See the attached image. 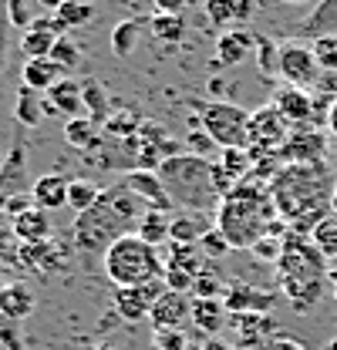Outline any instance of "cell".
Wrapping results in <instances>:
<instances>
[{
	"mask_svg": "<svg viewBox=\"0 0 337 350\" xmlns=\"http://www.w3.org/2000/svg\"><path fill=\"white\" fill-rule=\"evenodd\" d=\"M206 21L212 27H229L236 17H233V0H210L206 3Z\"/></svg>",
	"mask_w": 337,
	"mask_h": 350,
	"instance_id": "46",
	"label": "cell"
},
{
	"mask_svg": "<svg viewBox=\"0 0 337 350\" xmlns=\"http://www.w3.org/2000/svg\"><path fill=\"white\" fill-rule=\"evenodd\" d=\"M122 182H125V189L138 202H145V209H159V213H172L175 209L172 199H168L166 185L159 182L155 172H128Z\"/></svg>",
	"mask_w": 337,
	"mask_h": 350,
	"instance_id": "16",
	"label": "cell"
},
{
	"mask_svg": "<svg viewBox=\"0 0 337 350\" xmlns=\"http://www.w3.org/2000/svg\"><path fill=\"white\" fill-rule=\"evenodd\" d=\"M58 21H61V27L68 31V27H84L91 17H95V7L91 3H78V0H61V3H54V10H51Z\"/></svg>",
	"mask_w": 337,
	"mask_h": 350,
	"instance_id": "35",
	"label": "cell"
},
{
	"mask_svg": "<svg viewBox=\"0 0 337 350\" xmlns=\"http://www.w3.org/2000/svg\"><path fill=\"white\" fill-rule=\"evenodd\" d=\"M44 101H47L58 115H64V118H82L84 115L82 81H75V78H61L54 88H47Z\"/></svg>",
	"mask_w": 337,
	"mask_h": 350,
	"instance_id": "20",
	"label": "cell"
},
{
	"mask_svg": "<svg viewBox=\"0 0 337 350\" xmlns=\"http://www.w3.org/2000/svg\"><path fill=\"white\" fill-rule=\"evenodd\" d=\"M219 165L226 169V172L233 175L240 185L247 182V175L253 172V155L250 148H223V155H219Z\"/></svg>",
	"mask_w": 337,
	"mask_h": 350,
	"instance_id": "37",
	"label": "cell"
},
{
	"mask_svg": "<svg viewBox=\"0 0 337 350\" xmlns=\"http://www.w3.org/2000/svg\"><path fill=\"white\" fill-rule=\"evenodd\" d=\"M324 152H327V138L314 129H300L294 135H287V142L280 145V162H290V165H321L324 162Z\"/></svg>",
	"mask_w": 337,
	"mask_h": 350,
	"instance_id": "14",
	"label": "cell"
},
{
	"mask_svg": "<svg viewBox=\"0 0 337 350\" xmlns=\"http://www.w3.org/2000/svg\"><path fill=\"white\" fill-rule=\"evenodd\" d=\"M51 61H54L64 75H71V71L78 68V61H82V51H78V44L64 34V38H58L54 47H51Z\"/></svg>",
	"mask_w": 337,
	"mask_h": 350,
	"instance_id": "39",
	"label": "cell"
},
{
	"mask_svg": "<svg viewBox=\"0 0 337 350\" xmlns=\"http://www.w3.org/2000/svg\"><path fill=\"white\" fill-rule=\"evenodd\" d=\"M210 232V219L203 213H172V222H168V243H182V246H199V239Z\"/></svg>",
	"mask_w": 337,
	"mask_h": 350,
	"instance_id": "22",
	"label": "cell"
},
{
	"mask_svg": "<svg viewBox=\"0 0 337 350\" xmlns=\"http://www.w3.org/2000/svg\"><path fill=\"white\" fill-rule=\"evenodd\" d=\"M10 226H14L17 246H31V243L51 239V216H47L44 209H38V206H31L27 213H21L17 219H10Z\"/></svg>",
	"mask_w": 337,
	"mask_h": 350,
	"instance_id": "21",
	"label": "cell"
},
{
	"mask_svg": "<svg viewBox=\"0 0 337 350\" xmlns=\"http://www.w3.org/2000/svg\"><path fill=\"white\" fill-rule=\"evenodd\" d=\"M145 216V202H138L125 189V182H115L101 192V199L75 216L71 236H75V250L82 256H105L112 243H118L122 236H132V229L138 226V219Z\"/></svg>",
	"mask_w": 337,
	"mask_h": 350,
	"instance_id": "1",
	"label": "cell"
},
{
	"mask_svg": "<svg viewBox=\"0 0 337 350\" xmlns=\"http://www.w3.org/2000/svg\"><path fill=\"white\" fill-rule=\"evenodd\" d=\"M61 78H71V75H64L51 57H34V61H24V88H31V91H38V94H47V88H54Z\"/></svg>",
	"mask_w": 337,
	"mask_h": 350,
	"instance_id": "26",
	"label": "cell"
},
{
	"mask_svg": "<svg viewBox=\"0 0 337 350\" xmlns=\"http://www.w3.org/2000/svg\"><path fill=\"white\" fill-rule=\"evenodd\" d=\"M256 260H266V262H280V256H284V236H273V232H266L256 246L250 250Z\"/></svg>",
	"mask_w": 337,
	"mask_h": 350,
	"instance_id": "43",
	"label": "cell"
},
{
	"mask_svg": "<svg viewBox=\"0 0 337 350\" xmlns=\"http://www.w3.org/2000/svg\"><path fill=\"white\" fill-rule=\"evenodd\" d=\"M7 17H10V27H31L38 17H34V7L27 0H7Z\"/></svg>",
	"mask_w": 337,
	"mask_h": 350,
	"instance_id": "45",
	"label": "cell"
},
{
	"mask_svg": "<svg viewBox=\"0 0 337 350\" xmlns=\"http://www.w3.org/2000/svg\"><path fill=\"white\" fill-rule=\"evenodd\" d=\"M152 34H155V41L175 47L186 38V21L182 17H168V14H152Z\"/></svg>",
	"mask_w": 337,
	"mask_h": 350,
	"instance_id": "36",
	"label": "cell"
},
{
	"mask_svg": "<svg viewBox=\"0 0 337 350\" xmlns=\"http://www.w3.org/2000/svg\"><path fill=\"white\" fill-rule=\"evenodd\" d=\"M327 129H331V135L337 138V101L331 105V111H327Z\"/></svg>",
	"mask_w": 337,
	"mask_h": 350,
	"instance_id": "55",
	"label": "cell"
},
{
	"mask_svg": "<svg viewBox=\"0 0 337 350\" xmlns=\"http://www.w3.org/2000/svg\"><path fill=\"white\" fill-rule=\"evenodd\" d=\"M310 243H314V250L324 260H337V216L334 213L317 222V229L310 232Z\"/></svg>",
	"mask_w": 337,
	"mask_h": 350,
	"instance_id": "34",
	"label": "cell"
},
{
	"mask_svg": "<svg viewBox=\"0 0 337 350\" xmlns=\"http://www.w3.org/2000/svg\"><path fill=\"white\" fill-rule=\"evenodd\" d=\"M162 293H166V283H162V280H152V283H142V286L115 290V313H118L125 323L149 320V317H152V306L159 304Z\"/></svg>",
	"mask_w": 337,
	"mask_h": 350,
	"instance_id": "10",
	"label": "cell"
},
{
	"mask_svg": "<svg viewBox=\"0 0 337 350\" xmlns=\"http://www.w3.org/2000/svg\"><path fill=\"white\" fill-rule=\"evenodd\" d=\"M101 269L118 290H125V286H142V283L162 280L166 262H162L155 246L142 243L132 232V236H122L118 243L108 246V253L101 256Z\"/></svg>",
	"mask_w": 337,
	"mask_h": 350,
	"instance_id": "6",
	"label": "cell"
},
{
	"mask_svg": "<svg viewBox=\"0 0 337 350\" xmlns=\"http://www.w3.org/2000/svg\"><path fill=\"white\" fill-rule=\"evenodd\" d=\"M334 178L327 165H284L270 178V199L277 216L287 226L303 216H327L331 213V196H334Z\"/></svg>",
	"mask_w": 337,
	"mask_h": 350,
	"instance_id": "2",
	"label": "cell"
},
{
	"mask_svg": "<svg viewBox=\"0 0 337 350\" xmlns=\"http://www.w3.org/2000/svg\"><path fill=\"white\" fill-rule=\"evenodd\" d=\"M253 44H256V38H253L247 27H233V31L219 34V41H216V64H219V68L240 64L253 51Z\"/></svg>",
	"mask_w": 337,
	"mask_h": 350,
	"instance_id": "23",
	"label": "cell"
},
{
	"mask_svg": "<svg viewBox=\"0 0 337 350\" xmlns=\"http://www.w3.org/2000/svg\"><path fill=\"white\" fill-rule=\"evenodd\" d=\"M321 38H337V0H321L300 24H297V41H321Z\"/></svg>",
	"mask_w": 337,
	"mask_h": 350,
	"instance_id": "18",
	"label": "cell"
},
{
	"mask_svg": "<svg viewBox=\"0 0 337 350\" xmlns=\"http://www.w3.org/2000/svg\"><path fill=\"white\" fill-rule=\"evenodd\" d=\"M17 262L24 269H31L34 276L47 280L51 273L58 269H68V250L54 239H44V243H31V246H17Z\"/></svg>",
	"mask_w": 337,
	"mask_h": 350,
	"instance_id": "13",
	"label": "cell"
},
{
	"mask_svg": "<svg viewBox=\"0 0 337 350\" xmlns=\"http://www.w3.org/2000/svg\"><path fill=\"white\" fill-rule=\"evenodd\" d=\"M287 122L280 118V111L273 105H263L250 115V152H280V145L287 142Z\"/></svg>",
	"mask_w": 337,
	"mask_h": 350,
	"instance_id": "11",
	"label": "cell"
},
{
	"mask_svg": "<svg viewBox=\"0 0 337 350\" xmlns=\"http://www.w3.org/2000/svg\"><path fill=\"white\" fill-rule=\"evenodd\" d=\"M98 138H101V131H98V125H95L88 115H82V118H68V122H64V142H68L71 148L91 152V148L98 145Z\"/></svg>",
	"mask_w": 337,
	"mask_h": 350,
	"instance_id": "30",
	"label": "cell"
},
{
	"mask_svg": "<svg viewBox=\"0 0 337 350\" xmlns=\"http://www.w3.org/2000/svg\"><path fill=\"white\" fill-rule=\"evenodd\" d=\"M277 78H284L287 88H300V91H314L317 78H321V68H317V57H314V47L307 41H290L280 44V57H277Z\"/></svg>",
	"mask_w": 337,
	"mask_h": 350,
	"instance_id": "8",
	"label": "cell"
},
{
	"mask_svg": "<svg viewBox=\"0 0 337 350\" xmlns=\"http://www.w3.org/2000/svg\"><path fill=\"white\" fill-rule=\"evenodd\" d=\"M199 253H203V256H206L210 262L223 260V256L229 253V243H226V236H223V232H219L216 226H212V229L206 232V236H203V239H199Z\"/></svg>",
	"mask_w": 337,
	"mask_h": 350,
	"instance_id": "42",
	"label": "cell"
},
{
	"mask_svg": "<svg viewBox=\"0 0 337 350\" xmlns=\"http://www.w3.org/2000/svg\"><path fill=\"white\" fill-rule=\"evenodd\" d=\"M7 27H10V17H7V0H0V57H7Z\"/></svg>",
	"mask_w": 337,
	"mask_h": 350,
	"instance_id": "52",
	"label": "cell"
},
{
	"mask_svg": "<svg viewBox=\"0 0 337 350\" xmlns=\"http://www.w3.org/2000/svg\"><path fill=\"white\" fill-rule=\"evenodd\" d=\"M0 260H14L17 262V239H14V226L10 219L0 213Z\"/></svg>",
	"mask_w": 337,
	"mask_h": 350,
	"instance_id": "47",
	"label": "cell"
},
{
	"mask_svg": "<svg viewBox=\"0 0 337 350\" xmlns=\"http://www.w3.org/2000/svg\"><path fill=\"white\" fill-rule=\"evenodd\" d=\"M334 293H337V286H334Z\"/></svg>",
	"mask_w": 337,
	"mask_h": 350,
	"instance_id": "60",
	"label": "cell"
},
{
	"mask_svg": "<svg viewBox=\"0 0 337 350\" xmlns=\"http://www.w3.org/2000/svg\"><path fill=\"white\" fill-rule=\"evenodd\" d=\"M168 222H172V213H159V209H145V216L138 219V226H135V236L142 239V243H149V246H162L168 243Z\"/></svg>",
	"mask_w": 337,
	"mask_h": 350,
	"instance_id": "27",
	"label": "cell"
},
{
	"mask_svg": "<svg viewBox=\"0 0 337 350\" xmlns=\"http://www.w3.org/2000/svg\"><path fill=\"white\" fill-rule=\"evenodd\" d=\"M273 199L260 185L243 182L233 196H226L216 209V229L226 236L229 250H253L273 226Z\"/></svg>",
	"mask_w": 337,
	"mask_h": 350,
	"instance_id": "3",
	"label": "cell"
},
{
	"mask_svg": "<svg viewBox=\"0 0 337 350\" xmlns=\"http://www.w3.org/2000/svg\"><path fill=\"white\" fill-rule=\"evenodd\" d=\"M277 306V297L270 290H260L247 280H233L226 283L223 290V310L233 313V317H243V313H256V317H270V310Z\"/></svg>",
	"mask_w": 337,
	"mask_h": 350,
	"instance_id": "9",
	"label": "cell"
},
{
	"mask_svg": "<svg viewBox=\"0 0 337 350\" xmlns=\"http://www.w3.org/2000/svg\"><path fill=\"white\" fill-rule=\"evenodd\" d=\"M68 185H71V178H64V175H58V172L41 175L31 185V202L38 209H44V213H54V209L68 206Z\"/></svg>",
	"mask_w": 337,
	"mask_h": 350,
	"instance_id": "19",
	"label": "cell"
},
{
	"mask_svg": "<svg viewBox=\"0 0 337 350\" xmlns=\"http://www.w3.org/2000/svg\"><path fill=\"white\" fill-rule=\"evenodd\" d=\"M270 317H256V313H243V317H233V330H236V344L243 350H263V337L270 334Z\"/></svg>",
	"mask_w": 337,
	"mask_h": 350,
	"instance_id": "25",
	"label": "cell"
},
{
	"mask_svg": "<svg viewBox=\"0 0 337 350\" xmlns=\"http://www.w3.org/2000/svg\"><path fill=\"white\" fill-rule=\"evenodd\" d=\"M34 310V293L24 286V283H3L0 286V313L14 323L27 320Z\"/></svg>",
	"mask_w": 337,
	"mask_h": 350,
	"instance_id": "24",
	"label": "cell"
},
{
	"mask_svg": "<svg viewBox=\"0 0 337 350\" xmlns=\"http://www.w3.org/2000/svg\"><path fill=\"white\" fill-rule=\"evenodd\" d=\"M0 71H3V57H0Z\"/></svg>",
	"mask_w": 337,
	"mask_h": 350,
	"instance_id": "59",
	"label": "cell"
},
{
	"mask_svg": "<svg viewBox=\"0 0 337 350\" xmlns=\"http://www.w3.org/2000/svg\"><path fill=\"white\" fill-rule=\"evenodd\" d=\"M277 273H280V283H284V297L290 300V306L297 313H307L310 306L321 304L327 266H324V256L314 250L310 239L287 232L284 236V256L277 262Z\"/></svg>",
	"mask_w": 337,
	"mask_h": 350,
	"instance_id": "4",
	"label": "cell"
},
{
	"mask_svg": "<svg viewBox=\"0 0 337 350\" xmlns=\"http://www.w3.org/2000/svg\"><path fill=\"white\" fill-rule=\"evenodd\" d=\"M138 34H142V24L138 21H118L115 31H112V51L118 57H128L138 47Z\"/></svg>",
	"mask_w": 337,
	"mask_h": 350,
	"instance_id": "38",
	"label": "cell"
},
{
	"mask_svg": "<svg viewBox=\"0 0 337 350\" xmlns=\"http://www.w3.org/2000/svg\"><path fill=\"white\" fill-rule=\"evenodd\" d=\"M199 129L216 142V148H250V111L233 101H206Z\"/></svg>",
	"mask_w": 337,
	"mask_h": 350,
	"instance_id": "7",
	"label": "cell"
},
{
	"mask_svg": "<svg viewBox=\"0 0 337 350\" xmlns=\"http://www.w3.org/2000/svg\"><path fill=\"white\" fill-rule=\"evenodd\" d=\"M82 101H84V115L98 125L108 122V91L101 88L98 78H84L82 81Z\"/></svg>",
	"mask_w": 337,
	"mask_h": 350,
	"instance_id": "29",
	"label": "cell"
},
{
	"mask_svg": "<svg viewBox=\"0 0 337 350\" xmlns=\"http://www.w3.org/2000/svg\"><path fill=\"white\" fill-rule=\"evenodd\" d=\"M162 283H166V290L172 293H192V283H196V273H189V269H182V266H175V262H166V269H162Z\"/></svg>",
	"mask_w": 337,
	"mask_h": 350,
	"instance_id": "41",
	"label": "cell"
},
{
	"mask_svg": "<svg viewBox=\"0 0 337 350\" xmlns=\"http://www.w3.org/2000/svg\"><path fill=\"white\" fill-rule=\"evenodd\" d=\"M314 94H321L327 101H337V71H321V78L314 85Z\"/></svg>",
	"mask_w": 337,
	"mask_h": 350,
	"instance_id": "51",
	"label": "cell"
},
{
	"mask_svg": "<svg viewBox=\"0 0 337 350\" xmlns=\"http://www.w3.org/2000/svg\"><path fill=\"white\" fill-rule=\"evenodd\" d=\"M212 148H216V142H212V138L203 129H196L192 135H189V155H199V159H206Z\"/></svg>",
	"mask_w": 337,
	"mask_h": 350,
	"instance_id": "50",
	"label": "cell"
},
{
	"mask_svg": "<svg viewBox=\"0 0 337 350\" xmlns=\"http://www.w3.org/2000/svg\"><path fill=\"white\" fill-rule=\"evenodd\" d=\"M31 196L27 189V145L21 135H14V145H10V155L0 162V213L7 206V199L14 196Z\"/></svg>",
	"mask_w": 337,
	"mask_h": 350,
	"instance_id": "12",
	"label": "cell"
},
{
	"mask_svg": "<svg viewBox=\"0 0 337 350\" xmlns=\"http://www.w3.org/2000/svg\"><path fill=\"white\" fill-rule=\"evenodd\" d=\"M263 350H303V344H297V340H290V337H273Z\"/></svg>",
	"mask_w": 337,
	"mask_h": 350,
	"instance_id": "54",
	"label": "cell"
},
{
	"mask_svg": "<svg viewBox=\"0 0 337 350\" xmlns=\"http://www.w3.org/2000/svg\"><path fill=\"white\" fill-rule=\"evenodd\" d=\"M310 47H314V57H317L321 71H337V38H321Z\"/></svg>",
	"mask_w": 337,
	"mask_h": 350,
	"instance_id": "44",
	"label": "cell"
},
{
	"mask_svg": "<svg viewBox=\"0 0 337 350\" xmlns=\"http://www.w3.org/2000/svg\"><path fill=\"white\" fill-rule=\"evenodd\" d=\"M149 320L155 323V330H182V327L192 320V300H189L186 293L166 290V293L159 297V304L152 306V317H149Z\"/></svg>",
	"mask_w": 337,
	"mask_h": 350,
	"instance_id": "15",
	"label": "cell"
},
{
	"mask_svg": "<svg viewBox=\"0 0 337 350\" xmlns=\"http://www.w3.org/2000/svg\"><path fill=\"white\" fill-rule=\"evenodd\" d=\"M98 199H101V185L98 182H91V178H71V185H68V206L78 216L88 213Z\"/></svg>",
	"mask_w": 337,
	"mask_h": 350,
	"instance_id": "33",
	"label": "cell"
},
{
	"mask_svg": "<svg viewBox=\"0 0 337 350\" xmlns=\"http://www.w3.org/2000/svg\"><path fill=\"white\" fill-rule=\"evenodd\" d=\"M223 300H192V323L203 330V334H219L223 327Z\"/></svg>",
	"mask_w": 337,
	"mask_h": 350,
	"instance_id": "32",
	"label": "cell"
},
{
	"mask_svg": "<svg viewBox=\"0 0 337 350\" xmlns=\"http://www.w3.org/2000/svg\"><path fill=\"white\" fill-rule=\"evenodd\" d=\"M253 14H256V3H247V0L236 3V0H233V17H236V21H250Z\"/></svg>",
	"mask_w": 337,
	"mask_h": 350,
	"instance_id": "53",
	"label": "cell"
},
{
	"mask_svg": "<svg viewBox=\"0 0 337 350\" xmlns=\"http://www.w3.org/2000/svg\"><path fill=\"white\" fill-rule=\"evenodd\" d=\"M270 105L280 111V118H284L287 125H310V122H314V94H310V91L284 85L273 94Z\"/></svg>",
	"mask_w": 337,
	"mask_h": 350,
	"instance_id": "17",
	"label": "cell"
},
{
	"mask_svg": "<svg viewBox=\"0 0 337 350\" xmlns=\"http://www.w3.org/2000/svg\"><path fill=\"white\" fill-rule=\"evenodd\" d=\"M152 344L155 350H186V334L182 330H155Z\"/></svg>",
	"mask_w": 337,
	"mask_h": 350,
	"instance_id": "49",
	"label": "cell"
},
{
	"mask_svg": "<svg viewBox=\"0 0 337 350\" xmlns=\"http://www.w3.org/2000/svg\"><path fill=\"white\" fill-rule=\"evenodd\" d=\"M331 213L337 216V185H334V196H331Z\"/></svg>",
	"mask_w": 337,
	"mask_h": 350,
	"instance_id": "57",
	"label": "cell"
},
{
	"mask_svg": "<svg viewBox=\"0 0 337 350\" xmlns=\"http://www.w3.org/2000/svg\"><path fill=\"white\" fill-rule=\"evenodd\" d=\"M223 290H226V283H223L216 262H206V266L199 269V276H196L189 297H192V300H223Z\"/></svg>",
	"mask_w": 337,
	"mask_h": 350,
	"instance_id": "31",
	"label": "cell"
},
{
	"mask_svg": "<svg viewBox=\"0 0 337 350\" xmlns=\"http://www.w3.org/2000/svg\"><path fill=\"white\" fill-rule=\"evenodd\" d=\"M159 182L166 185L172 206L186 209V213H203L210 216V209H219V192L212 185V162L210 159H199V155H189V152H179L166 159L159 169Z\"/></svg>",
	"mask_w": 337,
	"mask_h": 350,
	"instance_id": "5",
	"label": "cell"
},
{
	"mask_svg": "<svg viewBox=\"0 0 337 350\" xmlns=\"http://www.w3.org/2000/svg\"><path fill=\"white\" fill-rule=\"evenodd\" d=\"M44 118V98L38 91H31V88H17V101H14V122L17 125H24V129H34V125H41Z\"/></svg>",
	"mask_w": 337,
	"mask_h": 350,
	"instance_id": "28",
	"label": "cell"
},
{
	"mask_svg": "<svg viewBox=\"0 0 337 350\" xmlns=\"http://www.w3.org/2000/svg\"><path fill=\"white\" fill-rule=\"evenodd\" d=\"M253 54H256V68H260V75L273 78V75H277L280 44L273 41V38H256V44H253Z\"/></svg>",
	"mask_w": 337,
	"mask_h": 350,
	"instance_id": "40",
	"label": "cell"
},
{
	"mask_svg": "<svg viewBox=\"0 0 337 350\" xmlns=\"http://www.w3.org/2000/svg\"><path fill=\"white\" fill-rule=\"evenodd\" d=\"M84 350H115V347H108V344H101V347H84Z\"/></svg>",
	"mask_w": 337,
	"mask_h": 350,
	"instance_id": "58",
	"label": "cell"
},
{
	"mask_svg": "<svg viewBox=\"0 0 337 350\" xmlns=\"http://www.w3.org/2000/svg\"><path fill=\"white\" fill-rule=\"evenodd\" d=\"M0 347L3 350H24V344H21V323L7 320L3 313H0Z\"/></svg>",
	"mask_w": 337,
	"mask_h": 350,
	"instance_id": "48",
	"label": "cell"
},
{
	"mask_svg": "<svg viewBox=\"0 0 337 350\" xmlns=\"http://www.w3.org/2000/svg\"><path fill=\"white\" fill-rule=\"evenodd\" d=\"M327 280H331V283H334V286H337V260H334V266L327 269Z\"/></svg>",
	"mask_w": 337,
	"mask_h": 350,
	"instance_id": "56",
	"label": "cell"
}]
</instances>
